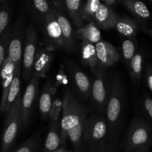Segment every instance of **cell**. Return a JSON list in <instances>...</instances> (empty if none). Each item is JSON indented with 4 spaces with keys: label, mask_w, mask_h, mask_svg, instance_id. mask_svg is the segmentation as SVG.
I'll return each mask as SVG.
<instances>
[{
    "label": "cell",
    "mask_w": 152,
    "mask_h": 152,
    "mask_svg": "<svg viewBox=\"0 0 152 152\" xmlns=\"http://www.w3.org/2000/svg\"><path fill=\"white\" fill-rule=\"evenodd\" d=\"M120 144L113 140L105 117L93 113L86 120L82 150L91 152H116Z\"/></svg>",
    "instance_id": "cell-1"
},
{
    "label": "cell",
    "mask_w": 152,
    "mask_h": 152,
    "mask_svg": "<svg viewBox=\"0 0 152 152\" xmlns=\"http://www.w3.org/2000/svg\"><path fill=\"white\" fill-rule=\"evenodd\" d=\"M125 99L126 92L123 81L118 75L112 76L111 91L105 117L110 134L113 140L118 144L125 108Z\"/></svg>",
    "instance_id": "cell-2"
},
{
    "label": "cell",
    "mask_w": 152,
    "mask_h": 152,
    "mask_svg": "<svg viewBox=\"0 0 152 152\" xmlns=\"http://www.w3.org/2000/svg\"><path fill=\"white\" fill-rule=\"evenodd\" d=\"M89 114V108L79 99L71 89L65 88L64 89L63 108L60 127L62 147H64L66 143L70 130L77 126L79 123L86 119Z\"/></svg>",
    "instance_id": "cell-3"
},
{
    "label": "cell",
    "mask_w": 152,
    "mask_h": 152,
    "mask_svg": "<svg viewBox=\"0 0 152 152\" xmlns=\"http://www.w3.org/2000/svg\"><path fill=\"white\" fill-rule=\"evenodd\" d=\"M152 145V127L141 116L134 117L120 142L125 152L148 151Z\"/></svg>",
    "instance_id": "cell-4"
},
{
    "label": "cell",
    "mask_w": 152,
    "mask_h": 152,
    "mask_svg": "<svg viewBox=\"0 0 152 152\" xmlns=\"http://www.w3.org/2000/svg\"><path fill=\"white\" fill-rule=\"evenodd\" d=\"M112 76L105 69L98 68L94 73L92 80L91 105L97 114L105 117L111 91Z\"/></svg>",
    "instance_id": "cell-5"
},
{
    "label": "cell",
    "mask_w": 152,
    "mask_h": 152,
    "mask_svg": "<svg viewBox=\"0 0 152 152\" xmlns=\"http://www.w3.org/2000/svg\"><path fill=\"white\" fill-rule=\"evenodd\" d=\"M39 48L38 35L34 22L28 25L25 34V44L22 62V75L25 81L29 82L33 77V70L36 57Z\"/></svg>",
    "instance_id": "cell-6"
},
{
    "label": "cell",
    "mask_w": 152,
    "mask_h": 152,
    "mask_svg": "<svg viewBox=\"0 0 152 152\" xmlns=\"http://www.w3.org/2000/svg\"><path fill=\"white\" fill-rule=\"evenodd\" d=\"M34 24L41 32L46 46L54 50L64 49L62 31L53 10Z\"/></svg>",
    "instance_id": "cell-7"
},
{
    "label": "cell",
    "mask_w": 152,
    "mask_h": 152,
    "mask_svg": "<svg viewBox=\"0 0 152 152\" xmlns=\"http://www.w3.org/2000/svg\"><path fill=\"white\" fill-rule=\"evenodd\" d=\"M21 104L22 97L19 96L15 102L11 111L6 117L4 132L1 137V152H10L13 149L18 132L19 129H22Z\"/></svg>",
    "instance_id": "cell-8"
},
{
    "label": "cell",
    "mask_w": 152,
    "mask_h": 152,
    "mask_svg": "<svg viewBox=\"0 0 152 152\" xmlns=\"http://www.w3.org/2000/svg\"><path fill=\"white\" fill-rule=\"evenodd\" d=\"M26 18L23 13H20L16 18L14 24L11 26L8 55L16 66L22 65V53L26 34Z\"/></svg>",
    "instance_id": "cell-9"
},
{
    "label": "cell",
    "mask_w": 152,
    "mask_h": 152,
    "mask_svg": "<svg viewBox=\"0 0 152 152\" xmlns=\"http://www.w3.org/2000/svg\"><path fill=\"white\" fill-rule=\"evenodd\" d=\"M65 68L68 73L74 93L85 101L90 100L92 81L90 77L73 61H65Z\"/></svg>",
    "instance_id": "cell-10"
},
{
    "label": "cell",
    "mask_w": 152,
    "mask_h": 152,
    "mask_svg": "<svg viewBox=\"0 0 152 152\" xmlns=\"http://www.w3.org/2000/svg\"><path fill=\"white\" fill-rule=\"evenodd\" d=\"M40 77L33 75L32 78L28 82V84L22 97L21 104V121L22 129H25L30 124L33 111L37 100L39 93Z\"/></svg>",
    "instance_id": "cell-11"
},
{
    "label": "cell",
    "mask_w": 152,
    "mask_h": 152,
    "mask_svg": "<svg viewBox=\"0 0 152 152\" xmlns=\"http://www.w3.org/2000/svg\"><path fill=\"white\" fill-rule=\"evenodd\" d=\"M95 45L97 52L99 68L106 70L118 63L121 59V54L119 50L108 42L101 40Z\"/></svg>",
    "instance_id": "cell-12"
},
{
    "label": "cell",
    "mask_w": 152,
    "mask_h": 152,
    "mask_svg": "<svg viewBox=\"0 0 152 152\" xmlns=\"http://www.w3.org/2000/svg\"><path fill=\"white\" fill-rule=\"evenodd\" d=\"M53 12L58 21L62 37H63L64 50L68 53H72L76 43L75 31H74L71 22L68 20L65 12L60 11L53 7Z\"/></svg>",
    "instance_id": "cell-13"
},
{
    "label": "cell",
    "mask_w": 152,
    "mask_h": 152,
    "mask_svg": "<svg viewBox=\"0 0 152 152\" xmlns=\"http://www.w3.org/2000/svg\"><path fill=\"white\" fill-rule=\"evenodd\" d=\"M15 68H16L15 64L7 56L0 71V78L1 81V86H2V94L0 101V112L1 114H4L5 112L7 95L14 77Z\"/></svg>",
    "instance_id": "cell-14"
},
{
    "label": "cell",
    "mask_w": 152,
    "mask_h": 152,
    "mask_svg": "<svg viewBox=\"0 0 152 152\" xmlns=\"http://www.w3.org/2000/svg\"><path fill=\"white\" fill-rule=\"evenodd\" d=\"M56 90H57V88L54 82L50 80V79L46 80L42 89L41 95L39 100V114L41 118L43 120L49 119L50 108H51L53 100L56 98L55 95L56 94Z\"/></svg>",
    "instance_id": "cell-15"
},
{
    "label": "cell",
    "mask_w": 152,
    "mask_h": 152,
    "mask_svg": "<svg viewBox=\"0 0 152 152\" xmlns=\"http://www.w3.org/2000/svg\"><path fill=\"white\" fill-rule=\"evenodd\" d=\"M54 51L51 48L39 47L34 65L33 75L42 78L49 72L54 56Z\"/></svg>",
    "instance_id": "cell-16"
},
{
    "label": "cell",
    "mask_w": 152,
    "mask_h": 152,
    "mask_svg": "<svg viewBox=\"0 0 152 152\" xmlns=\"http://www.w3.org/2000/svg\"><path fill=\"white\" fill-rule=\"evenodd\" d=\"M118 16L119 15L114 11L112 7L101 3L94 16L93 22L101 29L113 30L115 29Z\"/></svg>",
    "instance_id": "cell-17"
},
{
    "label": "cell",
    "mask_w": 152,
    "mask_h": 152,
    "mask_svg": "<svg viewBox=\"0 0 152 152\" xmlns=\"http://www.w3.org/2000/svg\"><path fill=\"white\" fill-rule=\"evenodd\" d=\"M120 2L132 13L140 26L147 25V22L152 21V13L146 4L140 0H120Z\"/></svg>",
    "instance_id": "cell-18"
},
{
    "label": "cell",
    "mask_w": 152,
    "mask_h": 152,
    "mask_svg": "<svg viewBox=\"0 0 152 152\" xmlns=\"http://www.w3.org/2000/svg\"><path fill=\"white\" fill-rule=\"evenodd\" d=\"M27 11L34 22H37L52 11L53 5L49 0H23Z\"/></svg>",
    "instance_id": "cell-19"
},
{
    "label": "cell",
    "mask_w": 152,
    "mask_h": 152,
    "mask_svg": "<svg viewBox=\"0 0 152 152\" xmlns=\"http://www.w3.org/2000/svg\"><path fill=\"white\" fill-rule=\"evenodd\" d=\"M115 30L123 37L128 39H136L140 25L134 18L128 16H120L115 25Z\"/></svg>",
    "instance_id": "cell-20"
},
{
    "label": "cell",
    "mask_w": 152,
    "mask_h": 152,
    "mask_svg": "<svg viewBox=\"0 0 152 152\" xmlns=\"http://www.w3.org/2000/svg\"><path fill=\"white\" fill-rule=\"evenodd\" d=\"M80 59L85 66L88 67L93 73L99 68L96 45L87 42H82L80 46Z\"/></svg>",
    "instance_id": "cell-21"
},
{
    "label": "cell",
    "mask_w": 152,
    "mask_h": 152,
    "mask_svg": "<svg viewBox=\"0 0 152 152\" xmlns=\"http://www.w3.org/2000/svg\"><path fill=\"white\" fill-rule=\"evenodd\" d=\"M75 37L82 42L96 45L101 41L102 34L99 28L94 22H88L82 28L75 31Z\"/></svg>",
    "instance_id": "cell-22"
},
{
    "label": "cell",
    "mask_w": 152,
    "mask_h": 152,
    "mask_svg": "<svg viewBox=\"0 0 152 152\" xmlns=\"http://www.w3.org/2000/svg\"><path fill=\"white\" fill-rule=\"evenodd\" d=\"M21 76H22V65H17L15 68L14 77H13L10 90H9L8 95H7L5 112H4L6 117L8 115L13 106L14 105L15 102L20 96L21 77H22Z\"/></svg>",
    "instance_id": "cell-23"
},
{
    "label": "cell",
    "mask_w": 152,
    "mask_h": 152,
    "mask_svg": "<svg viewBox=\"0 0 152 152\" xmlns=\"http://www.w3.org/2000/svg\"><path fill=\"white\" fill-rule=\"evenodd\" d=\"M65 11L77 29L84 26L82 0H63Z\"/></svg>",
    "instance_id": "cell-24"
},
{
    "label": "cell",
    "mask_w": 152,
    "mask_h": 152,
    "mask_svg": "<svg viewBox=\"0 0 152 152\" xmlns=\"http://www.w3.org/2000/svg\"><path fill=\"white\" fill-rule=\"evenodd\" d=\"M145 59V52L142 49H139L131 61L130 65L128 68L133 84L136 86H139L142 79Z\"/></svg>",
    "instance_id": "cell-25"
},
{
    "label": "cell",
    "mask_w": 152,
    "mask_h": 152,
    "mask_svg": "<svg viewBox=\"0 0 152 152\" xmlns=\"http://www.w3.org/2000/svg\"><path fill=\"white\" fill-rule=\"evenodd\" d=\"M61 123L50 125L44 145V152H54L62 147L60 138Z\"/></svg>",
    "instance_id": "cell-26"
},
{
    "label": "cell",
    "mask_w": 152,
    "mask_h": 152,
    "mask_svg": "<svg viewBox=\"0 0 152 152\" xmlns=\"http://www.w3.org/2000/svg\"><path fill=\"white\" fill-rule=\"evenodd\" d=\"M86 118L82 120L80 123H78L77 126L71 129L68 133V140L74 147V149L77 151H81L83 148V136H84Z\"/></svg>",
    "instance_id": "cell-27"
},
{
    "label": "cell",
    "mask_w": 152,
    "mask_h": 152,
    "mask_svg": "<svg viewBox=\"0 0 152 152\" xmlns=\"http://www.w3.org/2000/svg\"><path fill=\"white\" fill-rule=\"evenodd\" d=\"M122 56L125 65L129 68L130 62L137 52V39L126 38L122 42Z\"/></svg>",
    "instance_id": "cell-28"
},
{
    "label": "cell",
    "mask_w": 152,
    "mask_h": 152,
    "mask_svg": "<svg viewBox=\"0 0 152 152\" xmlns=\"http://www.w3.org/2000/svg\"><path fill=\"white\" fill-rule=\"evenodd\" d=\"M138 108L143 117L152 127V98L147 94H142L137 99Z\"/></svg>",
    "instance_id": "cell-29"
},
{
    "label": "cell",
    "mask_w": 152,
    "mask_h": 152,
    "mask_svg": "<svg viewBox=\"0 0 152 152\" xmlns=\"http://www.w3.org/2000/svg\"><path fill=\"white\" fill-rule=\"evenodd\" d=\"M40 136L38 133L34 134L24 141L13 152H37L39 145Z\"/></svg>",
    "instance_id": "cell-30"
},
{
    "label": "cell",
    "mask_w": 152,
    "mask_h": 152,
    "mask_svg": "<svg viewBox=\"0 0 152 152\" xmlns=\"http://www.w3.org/2000/svg\"><path fill=\"white\" fill-rule=\"evenodd\" d=\"M62 108H63V99L56 97L52 104L50 114H49L50 125H54L61 123Z\"/></svg>",
    "instance_id": "cell-31"
},
{
    "label": "cell",
    "mask_w": 152,
    "mask_h": 152,
    "mask_svg": "<svg viewBox=\"0 0 152 152\" xmlns=\"http://www.w3.org/2000/svg\"><path fill=\"white\" fill-rule=\"evenodd\" d=\"M100 4L99 0H86L83 5V16L85 22H93L94 16Z\"/></svg>",
    "instance_id": "cell-32"
},
{
    "label": "cell",
    "mask_w": 152,
    "mask_h": 152,
    "mask_svg": "<svg viewBox=\"0 0 152 152\" xmlns=\"http://www.w3.org/2000/svg\"><path fill=\"white\" fill-rule=\"evenodd\" d=\"M11 13V7L8 3H3L0 7V37L9 27Z\"/></svg>",
    "instance_id": "cell-33"
},
{
    "label": "cell",
    "mask_w": 152,
    "mask_h": 152,
    "mask_svg": "<svg viewBox=\"0 0 152 152\" xmlns=\"http://www.w3.org/2000/svg\"><path fill=\"white\" fill-rule=\"evenodd\" d=\"M11 31V26H9L5 32L0 37V71L2 65L8 55L9 42H10V35Z\"/></svg>",
    "instance_id": "cell-34"
},
{
    "label": "cell",
    "mask_w": 152,
    "mask_h": 152,
    "mask_svg": "<svg viewBox=\"0 0 152 152\" xmlns=\"http://www.w3.org/2000/svg\"><path fill=\"white\" fill-rule=\"evenodd\" d=\"M145 81L148 90L152 94V63L150 62H145Z\"/></svg>",
    "instance_id": "cell-35"
},
{
    "label": "cell",
    "mask_w": 152,
    "mask_h": 152,
    "mask_svg": "<svg viewBox=\"0 0 152 152\" xmlns=\"http://www.w3.org/2000/svg\"><path fill=\"white\" fill-rule=\"evenodd\" d=\"M64 70H65V68L62 65L60 69L59 70V74H57V77H56V81L54 82L56 88L59 87L61 85H65L67 83V81H68V78H67L66 75L64 73Z\"/></svg>",
    "instance_id": "cell-36"
},
{
    "label": "cell",
    "mask_w": 152,
    "mask_h": 152,
    "mask_svg": "<svg viewBox=\"0 0 152 152\" xmlns=\"http://www.w3.org/2000/svg\"><path fill=\"white\" fill-rule=\"evenodd\" d=\"M49 1L51 3V4L54 8L57 9V10H60V11L66 13L63 0H49Z\"/></svg>",
    "instance_id": "cell-37"
},
{
    "label": "cell",
    "mask_w": 152,
    "mask_h": 152,
    "mask_svg": "<svg viewBox=\"0 0 152 152\" xmlns=\"http://www.w3.org/2000/svg\"><path fill=\"white\" fill-rule=\"evenodd\" d=\"M140 31H142V32H144L145 34H147V35L152 39V28H149V27H148L147 25H141Z\"/></svg>",
    "instance_id": "cell-38"
},
{
    "label": "cell",
    "mask_w": 152,
    "mask_h": 152,
    "mask_svg": "<svg viewBox=\"0 0 152 152\" xmlns=\"http://www.w3.org/2000/svg\"><path fill=\"white\" fill-rule=\"evenodd\" d=\"M54 152H78L76 150H68V149H66V148H65V147H61V148H59V149L56 150V151Z\"/></svg>",
    "instance_id": "cell-39"
},
{
    "label": "cell",
    "mask_w": 152,
    "mask_h": 152,
    "mask_svg": "<svg viewBox=\"0 0 152 152\" xmlns=\"http://www.w3.org/2000/svg\"><path fill=\"white\" fill-rule=\"evenodd\" d=\"M78 152H91V151H84V150H81V151H80Z\"/></svg>",
    "instance_id": "cell-40"
},
{
    "label": "cell",
    "mask_w": 152,
    "mask_h": 152,
    "mask_svg": "<svg viewBox=\"0 0 152 152\" xmlns=\"http://www.w3.org/2000/svg\"><path fill=\"white\" fill-rule=\"evenodd\" d=\"M138 152H148V151H138Z\"/></svg>",
    "instance_id": "cell-41"
},
{
    "label": "cell",
    "mask_w": 152,
    "mask_h": 152,
    "mask_svg": "<svg viewBox=\"0 0 152 152\" xmlns=\"http://www.w3.org/2000/svg\"><path fill=\"white\" fill-rule=\"evenodd\" d=\"M149 1H152V0H149Z\"/></svg>",
    "instance_id": "cell-42"
}]
</instances>
